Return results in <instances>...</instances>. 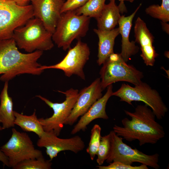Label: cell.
Listing matches in <instances>:
<instances>
[{"mask_svg": "<svg viewBox=\"0 0 169 169\" xmlns=\"http://www.w3.org/2000/svg\"><path fill=\"white\" fill-rule=\"evenodd\" d=\"M106 0H88L83 5L75 9L78 15L97 18L100 15Z\"/></svg>", "mask_w": 169, "mask_h": 169, "instance_id": "7402d4cb", "label": "cell"}, {"mask_svg": "<svg viewBox=\"0 0 169 169\" xmlns=\"http://www.w3.org/2000/svg\"><path fill=\"white\" fill-rule=\"evenodd\" d=\"M31 2L33 16L40 19L45 27L53 33L59 19L64 0H29Z\"/></svg>", "mask_w": 169, "mask_h": 169, "instance_id": "5bb4252c", "label": "cell"}, {"mask_svg": "<svg viewBox=\"0 0 169 169\" xmlns=\"http://www.w3.org/2000/svg\"><path fill=\"white\" fill-rule=\"evenodd\" d=\"M90 19L85 15H77L74 10L62 13L52 34L53 41L58 47L66 50L74 39L85 36Z\"/></svg>", "mask_w": 169, "mask_h": 169, "instance_id": "277c9868", "label": "cell"}, {"mask_svg": "<svg viewBox=\"0 0 169 169\" xmlns=\"http://www.w3.org/2000/svg\"><path fill=\"white\" fill-rule=\"evenodd\" d=\"M14 114L15 125L19 126L23 131L33 132L39 138L43 134L45 131L37 117L35 110L30 115H24L15 111H14Z\"/></svg>", "mask_w": 169, "mask_h": 169, "instance_id": "44dd1931", "label": "cell"}, {"mask_svg": "<svg viewBox=\"0 0 169 169\" xmlns=\"http://www.w3.org/2000/svg\"><path fill=\"white\" fill-rule=\"evenodd\" d=\"M101 128L98 124H95L91 130L90 141L86 148L91 160H93L97 154L101 137Z\"/></svg>", "mask_w": 169, "mask_h": 169, "instance_id": "d4e9b609", "label": "cell"}, {"mask_svg": "<svg viewBox=\"0 0 169 169\" xmlns=\"http://www.w3.org/2000/svg\"><path fill=\"white\" fill-rule=\"evenodd\" d=\"M145 12L161 22H168L169 21V0H162L160 6L153 4L149 6L146 9Z\"/></svg>", "mask_w": 169, "mask_h": 169, "instance_id": "603a6c76", "label": "cell"}, {"mask_svg": "<svg viewBox=\"0 0 169 169\" xmlns=\"http://www.w3.org/2000/svg\"><path fill=\"white\" fill-rule=\"evenodd\" d=\"M108 166L98 165L96 167L99 169H148V166L142 164L139 166H132L119 161H113L109 163Z\"/></svg>", "mask_w": 169, "mask_h": 169, "instance_id": "4316f807", "label": "cell"}, {"mask_svg": "<svg viewBox=\"0 0 169 169\" xmlns=\"http://www.w3.org/2000/svg\"><path fill=\"white\" fill-rule=\"evenodd\" d=\"M52 162L46 160L44 156L38 158L26 160L17 164L13 169H51Z\"/></svg>", "mask_w": 169, "mask_h": 169, "instance_id": "cb8c5ba5", "label": "cell"}, {"mask_svg": "<svg viewBox=\"0 0 169 169\" xmlns=\"http://www.w3.org/2000/svg\"><path fill=\"white\" fill-rule=\"evenodd\" d=\"M120 3L118 6L120 9L121 13H123L126 11V8L124 3V1L125 0H128L131 2H133L135 0H119Z\"/></svg>", "mask_w": 169, "mask_h": 169, "instance_id": "f546056e", "label": "cell"}, {"mask_svg": "<svg viewBox=\"0 0 169 169\" xmlns=\"http://www.w3.org/2000/svg\"><path fill=\"white\" fill-rule=\"evenodd\" d=\"M0 161L3 164L4 166L9 167L8 160L7 157L0 149Z\"/></svg>", "mask_w": 169, "mask_h": 169, "instance_id": "f1b7e54d", "label": "cell"}, {"mask_svg": "<svg viewBox=\"0 0 169 169\" xmlns=\"http://www.w3.org/2000/svg\"><path fill=\"white\" fill-rule=\"evenodd\" d=\"M58 136L53 131H45L37 142L38 146L45 148L46 153L51 161L62 151H69L76 154L85 148L84 142L78 136L65 139Z\"/></svg>", "mask_w": 169, "mask_h": 169, "instance_id": "7c38bea8", "label": "cell"}, {"mask_svg": "<svg viewBox=\"0 0 169 169\" xmlns=\"http://www.w3.org/2000/svg\"><path fill=\"white\" fill-rule=\"evenodd\" d=\"M43 51L36 50L28 54L18 50L13 38L0 40V80L8 81L20 74L39 75L43 71L38 62Z\"/></svg>", "mask_w": 169, "mask_h": 169, "instance_id": "7a4b0ae2", "label": "cell"}, {"mask_svg": "<svg viewBox=\"0 0 169 169\" xmlns=\"http://www.w3.org/2000/svg\"><path fill=\"white\" fill-rule=\"evenodd\" d=\"M110 133L111 147L110 154L106 160L107 163L119 161L132 165L134 162H138L155 169L160 168L158 154H145L136 148L133 149L125 143L123 138L118 136L113 130Z\"/></svg>", "mask_w": 169, "mask_h": 169, "instance_id": "52a82bcc", "label": "cell"}, {"mask_svg": "<svg viewBox=\"0 0 169 169\" xmlns=\"http://www.w3.org/2000/svg\"><path fill=\"white\" fill-rule=\"evenodd\" d=\"M14 1L17 5L20 6H25L28 5L29 0H12Z\"/></svg>", "mask_w": 169, "mask_h": 169, "instance_id": "4dcf8cb0", "label": "cell"}, {"mask_svg": "<svg viewBox=\"0 0 169 169\" xmlns=\"http://www.w3.org/2000/svg\"><path fill=\"white\" fill-rule=\"evenodd\" d=\"M103 90L109 85L119 81H125L134 85L141 81L144 75L142 72L133 65L128 64L120 54L113 53L103 64L100 72Z\"/></svg>", "mask_w": 169, "mask_h": 169, "instance_id": "8992f818", "label": "cell"}, {"mask_svg": "<svg viewBox=\"0 0 169 169\" xmlns=\"http://www.w3.org/2000/svg\"><path fill=\"white\" fill-rule=\"evenodd\" d=\"M108 4H105L100 15L96 19L98 29L108 31L115 28L118 24L121 16L120 10L117 6L115 0H110Z\"/></svg>", "mask_w": 169, "mask_h": 169, "instance_id": "d6986e66", "label": "cell"}, {"mask_svg": "<svg viewBox=\"0 0 169 169\" xmlns=\"http://www.w3.org/2000/svg\"><path fill=\"white\" fill-rule=\"evenodd\" d=\"M8 90V81H6L0 95V123L3 130L13 128L15 125L13 102Z\"/></svg>", "mask_w": 169, "mask_h": 169, "instance_id": "ffe728a7", "label": "cell"}, {"mask_svg": "<svg viewBox=\"0 0 169 169\" xmlns=\"http://www.w3.org/2000/svg\"><path fill=\"white\" fill-rule=\"evenodd\" d=\"M90 54V49L87 44L79 39L74 47L69 49L61 61L53 65H41L40 68L44 70L50 69H60L68 77L74 74L85 80L83 68L89 59Z\"/></svg>", "mask_w": 169, "mask_h": 169, "instance_id": "8fae6325", "label": "cell"}, {"mask_svg": "<svg viewBox=\"0 0 169 169\" xmlns=\"http://www.w3.org/2000/svg\"><path fill=\"white\" fill-rule=\"evenodd\" d=\"M135 24V41L140 46L141 51L140 56L146 66H152L158 56L153 45L154 37L141 18L138 17Z\"/></svg>", "mask_w": 169, "mask_h": 169, "instance_id": "9a60e30c", "label": "cell"}, {"mask_svg": "<svg viewBox=\"0 0 169 169\" xmlns=\"http://www.w3.org/2000/svg\"><path fill=\"white\" fill-rule=\"evenodd\" d=\"M88 0H69L65 1L62 8L61 13L74 10L83 5Z\"/></svg>", "mask_w": 169, "mask_h": 169, "instance_id": "83f0119b", "label": "cell"}, {"mask_svg": "<svg viewBox=\"0 0 169 169\" xmlns=\"http://www.w3.org/2000/svg\"><path fill=\"white\" fill-rule=\"evenodd\" d=\"M103 90L100 78H97L88 86L81 90L64 125H71L75 123L79 117L84 114L95 102L102 96Z\"/></svg>", "mask_w": 169, "mask_h": 169, "instance_id": "4fadbf2b", "label": "cell"}, {"mask_svg": "<svg viewBox=\"0 0 169 169\" xmlns=\"http://www.w3.org/2000/svg\"><path fill=\"white\" fill-rule=\"evenodd\" d=\"M94 31L99 38L97 63L100 66L105 62L110 55L114 53L115 41L120 34L119 28L108 31L94 29Z\"/></svg>", "mask_w": 169, "mask_h": 169, "instance_id": "ac0fdd59", "label": "cell"}, {"mask_svg": "<svg viewBox=\"0 0 169 169\" xmlns=\"http://www.w3.org/2000/svg\"><path fill=\"white\" fill-rule=\"evenodd\" d=\"M134 85L132 87L123 83L118 90L113 92L112 96L119 97L120 101L131 105L132 101H142L151 109L156 119L163 118L168 109L158 92L142 81Z\"/></svg>", "mask_w": 169, "mask_h": 169, "instance_id": "5b68a950", "label": "cell"}, {"mask_svg": "<svg viewBox=\"0 0 169 169\" xmlns=\"http://www.w3.org/2000/svg\"><path fill=\"white\" fill-rule=\"evenodd\" d=\"M33 17L31 4L20 6L12 0H0V40L12 38L15 30Z\"/></svg>", "mask_w": 169, "mask_h": 169, "instance_id": "ba28073f", "label": "cell"}, {"mask_svg": "<svg viewBox=\"0 0 169 169\" xmlns=\"http://www.w3.org/2000/svg\"><path fill=\"white\" fill-rule=\"evenodd\" d=\"M58 91L66 96L65 100L61 103L53 102L40 95L36 96L52 108L54 112L53 115L49 117L38 118L44 131H53L58 136L59 135L79 95L78 90L72 88L64 92Z\"/></svg>", "mask_w": 169, "mask_h": 169, "instance_id": "9c48e42d", "label": "cell"}, {"mask_svg": "<svg viewBox=\"0 0 169 169\" xmlns=\"http://www.w3.org/2000/svg\"><path fill=\"white\" fill-rule=\"evenodd\" d=\"M124 111L131 119L122 120L123 126L114 125L113 131L118 136L130 142L138 140L140 146L156 144L165 137L163 127L156 121L154 113L146 105H138L133 112Z\"/></svg>", "mask_w": 169, "mask_h": 169, "instance_id": "6da1fadb", "label": "cell"}, {"mask_svg": "<svg viewBox=\"0 0 169 169\" xmlns=\"http://www.w3.org/2000/svg\"><path fill=\"white\" fill-rule=\"evenodd\" d=\"M52 34L40 19L33 17L15 30L12 38L18 48L30 53L51 49L54 46Z\"/></svg>", "mask_w": 169, "mask_h": 169, "instance_id": "3957f363", "label": "cell"}, {"mask_svg": "<svg viewBox=\"0 0 169 169\" xmlns=\"http://www.w3.org/2000/svg\"><path fill=\"white\" fill-rule=\"evenodd\" d=\"M141 5V3L131 15L127 16H121L118 22L119 33L121 36V50L120 54L124 61L127 62L130 58L136 54L139 47L136 45L135 41L130 42L129 35L133 18Z\"/></svg>", "mask_w": 169, "mask_h": 169, "instance_id": "e0dca14e", "label": "cell"}, {"mask_svg": "<svg viewBox=\"0 0 169 169\" xmlns=\"http://www.w3.org/2000/svg\"><path fill=\"white\" fill-rule=\"evenodd\" d=\"M3 129L2 127V126H1L0 125V132L1 131H2L3 130Z\"/></svg>", "mask_w": 169, "mask_h": 169, "instance_id": "d6a6232c", "label": "cell"}, {"mask_svg": "<svg viewBox=\"0 0 169 169\" xmlns=\"http://www.w3.org/2000/svg\"><path fill=\"white\" fill-rule=\"evenodd\" d=\"M163 29L167 33H169V24L167 23L161 22Z\"/></svg>", "mask_w": 169, "mask_h": 169, "instance_id": "1f68e13d", "label": "cell"}, {"mask_svg": "<svg viewBox=\"0 0 169 169\" xmlns=\"http://www.w3.org/2000/svg\"><path fill=\"white\" fill-rule=\"evenodd\" d=\"M12 131L9 139L0 148L8 159L9 167L13 168L23 161L43 156L42 151L35 148L27 133L20 132L13 127Z\"/></svg>", "mask_w": 169, "mask_h": 169, "instance_id": "30bf717a", "label": "cell"}, {"mask_svg": "<svg viewBox=\"0 0 169 169\" xmlns=\"http://www.w3.org/2000/svg\"><path fill=\"white\" fill-rule=\"evenodd\" d=\"M105 94L95 102L88 110L82 115L77 123L72 129L71 134H76L80 131H84L87 126L95 119L101 118L107 120L109 117L106 112L107 103L113 91L112 84L109 85Z\"/></svg>", "mask_w": 169, "mask_h": 169, "instance_id": "2e32d148", "label": "cell"}, {"mask_svg": "<svg viewBox=\"0 0 169 169\" xmlns=\"http://www.w3.org/2000/svg\"><path fill=\"white\" fill-rule=\"evenodd\" d=\"M111 147L110 136V133L101 136L98 150L96 162L98 165H102L108 158Z\"/></svg>", "mask_w": 169, "mask_h": 169, "instance_id": "484cf974", "label": "cell"}, {"mask_svg": "<svg viewBox=\"0 0 169 169\" xmlns=\"http://www.w3.org/2000/svg\"><path fill=\"white\" fill-rule=\"evenodd\" d=\"M69 0H67V1H69Z\"/></svg>", "mask_w": 169, "mask_h": 169, "instance_id": "836d02e7", "label": "cell"}]
</instances>
